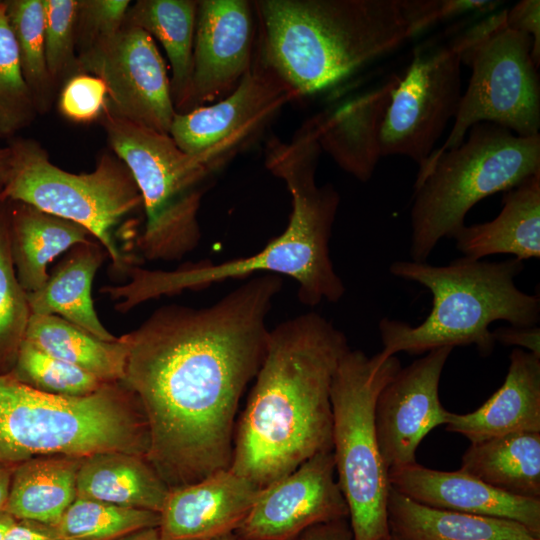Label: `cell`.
Wrapping results in <instances>:
<instances>
[{
	"mask_svg": "<svg viewBox=\"0 0 540 540\" xmlns=\"http://www.w3.org/2000/svg\"><path fill=\"white\" fill-rule=\"evenodd\" d=\"M24 341L106 383L124 379L128 346L123 335L104 341L61 317L31 314Z\"/></svg>",
	"mask_w": 540,
	"mask_h": 540,
	"instance_id": "obj_30",
	"label": "cell"
},
{
	"mask_svg": "<svg viewBox=\"0 0 540 540\" xmlns=\"http://www.w3.org/2000/svg\"><path fill=\"white\" fill-rule=\"evenodd\" d=\"M452 350H430L409 366L401 367L380 391L375 404V428L388 470L415 463L424 437L446 424L450 412L440 402L439 383Z\"/></svg>",
	"mask_w": 540,
	"mask_h": 540,
	"instance_id": "obj_17",
	"label": "cell"
},
{
	"mask_svg": "<svg viewBox=\"0 0 540 540\" xmlns=\"http://www.w3.org/2000/svg\"><path fill=\"white\" fill-rule=\"evenodd\" d=\"M169 487L146 456L104 451L82 457L77 497L160 513Z\"/></svg>",
	"mask_w": 540,
	"mask_h": 540,
	"instance_id": "obj_24",
	"label": "cell"
},
{
	"mask_svg": "<svg viewBox=\"0 0 540 540\" xmlns=\"http://www.w3.org/2000/svg\"><path fill=\"white\" fill-rule=\"evenodd\" d=\"M14 466L0 463V511H4L8 500Z\"/></svg>",
	"mask_w": 540,
	"mask_h": 540,
	"instance_id": "obj_43",
	"label": "cell"
},
{
	"mask_svg": "<svg viewBox=\"0 0 540 540\" xmlns=\"http://www.w3.org/2000/svg\"><path fill=\"white\" fill-rule=\"evenodd\" d=\"M390 540H398L395 537L391 536Z\"/></svg>",
	"mask_w": 540,
	"mask_h": 540,
	"instance_id": "obj_48",
	"label": "cell"
},
{
	"mask_svg": "<svg viewBox=\"0 0 540 540\" xmlns=\"http://www.w3.org/2000/svg\"><path fill=\"white\" fill-rule=\"evenodd\" d=\"M495 342L506 346H517L527 349L540 357V329L532 327H500L492 331Z\"/></svg>",
	"mask_w": 540,
	"mask_h": 540,
	"instance_id": "obj_40",
	"label": "cell"
},
{
	"mask_svg": "<svg viewBox=\"0 0 540 540\" xmlns=\"http://www.w3.org/2000/svg\"><path fill=\"white\" fill-rule=\"evenodd\" d=\"M395 356L349 349L331 384L332 453L354 540H390L388 469L378 446L375 404L400 370Z\"/></svg>",
	"mask_w": 540,
	"mask_h": 540,
	"instance_id": "obj_9",
	"label": "cell"
},
{
	"mask_svg": "<svg viewBox=\"0 0 540 540\" xmlns=\"http://www.w3.org/2000/svg\"><path fill=\"white\" fill-rule=\"evenodd\" d=\"M296 540H354V538L348 518H342L311 526Z\"/></svg>",
	"mask_w": 540,
	"mask_h": 540,
	"instance_id": "obj_42",
	"label": "cell"
},
{
	"mask_svg": "<svg viewBox=\"0 0 540 540\" xmlns=\"http://www.w3.org/2000/svg\"><path fill=\"white\" fill-rule=\"evenodd\" d=\"M99 119L142 198L146 221L135 247L149 261L182 259L200 242L198 213L214 173L200 156L183 152L169 134L120 118L107 106Z\"/></svg>",
	"mask_w": 540,
	"mask_h": 540,
	"instance_id": "obj_8",
	"label": "cell"
},
{
	"mask_svg": "<svg viewBox=\"0 0 540 540\" xmlns=\"http://www.w3.org/2000/svg\"><path fill=\"white\" fill-rule=\"evenodd\" d=\"M4 4L23 77L38 112H44L49 108L55 87L45 57L44 0H6Z\"/></svg>",
	"mask_w": 540,
	"mask_h": 540,
	"instance_id": "obj_31",
	"label": "cell"
},
{
	"mask_svg": "<svg viewBox=\"0 0 540 540\" xmlns=\"http://www.w3.org/2000/svg\"><path fill=\"white\" fill-rule=\"evenodd\" d=\"M30 315L11 256L7 205L0 201V374L13 370Z\"/></svg>",
	"mask_w": 540,
	"mask_h": 540,
	"instance_id": "obj_33",
	"label": "cell"
},
{
	"mask_svg": "<svg viewBox=\"0 0 540 540\" xmlns=\"http://www.w3.org/2000/svg\"><path fill=\"white\" fill-rule=\"evenodd\" d=\"M349 518L332 451L318 453L260 489L233 534L239 540H296L311 526Z\"/></svg>",
	"mask_w": 540,
	"mask_h": 540,
	"instance_id": "obj_15",
	"label": "cell"
},
{
	"mask_svg": "<svg viewBox=\"0 0 540 540\" xmlns=\"http://www.w3.org/2000/svg\"><path fill=\"white\" fill-rule=\"evenodd\" d=\"M10 250L18 281L26 293L40 289L47 267L60 254L94 237L81 225L19 202H5Z\"/></svg>",
	"mask_w": 540,
	"mask_h": 540,
	"instance_id": "obj_25",
	"label": "cell"
},
{
	"mask_svg": "<svg viewBox=\"0 0 540 540\" xmlns=\"http://www.w3.org/2000/svg\"><path fill=\"white\" fill-rule=\"evenodd\" d=\"M467 133L458 147L419 168L410 215L412 261L426 262L440 240L465 225L477 202L540 174V134L521 137L489 122Z\"/></svg>",
	"mask_w": 540,
	"mask_h": 540,
	"instance_id": "obj_7",
	"label": "cell"
},
{
	"mask_svg": "<svg viewBox=\"0 0 540 540\" xmlns=\"http://www.w3.org/2000/svg\"><path fill=\"white\" fill-rule=\"evenodd\" d=\"M14 521L15 519L7 512L0 511V540L5 539V535Z\"/></svg>",
	"mask_w": 540,
	"mask_h": 540,
	"instance_id": "obj_45",
	"label": "cell"
},
{
	"mask_svg": "<svg viewBox=\"0 0 540 540\" xmlns=\"http://www.w3.org/2000/svg\"><path fill=\"white\" fill-rule=\"evenodd\" d=\"M257 24L252 1L198 0L189 97L182 113L229 95L250 69Z\"/></svg>",
	"mask_w": 540,
	"mask_h": 540,
	"instance_id": "obj_16",
	"label": "cell"
},
{
	"mask_svg": "<svg viewBox=\"0 0 540 540\" xmlns=\"http://www.w3.org/2000/svg\"><path fill=\"white\" fill-rule=\"evenodd\" d=\"M502 386L477 410L449 413L446 429L471 443L518 432H540V357L515 348Z\"/></svg>",
	"mask_w": 540,
	"mask_h": 540,
	"instance_id": "obj_21",
	"label": "cell"
},
{
	"mask_svg": "<svg viewBox=\"0 0 540 540\" xmlns=\"http://www.w3.org/2000/svg\"><path fill=\"white\" fill-rule=\"evenodd\" d=\"M149 434L134 394L107 383L84 397L33 389L0 374V463L17 465L46 455L85 457L104 451L146 456Z\"/></svg>",
	"mask_w": 540,
	"mask_h": 540,
	"instance_id": "obj_6",
	"label": "cell"
},
{
	"mask_svg": "<svg viewBox=\"0 0 540 540\" xmlns=\"http://www.w3.org/2000/svg\"><path fill=\"white\" fill-rule=\"evenodd\" d=\"M197 0H138L131 4L124 25L140 28L163 46L170 62L171 95L176 113L189 97Z\"/></svg>",
	"mask_w": 540,
	"mask_h": 540,
	"instance_id": "obj_28",
	"label": "cell"
},
{
	"mask_svg": "<svg viewBox=\"0 0 540 540\" xmlns=\"http://www.w3.org/2000/svg\"><path fill=\"white\" fill-rule=\"evenodd\" d=\"M461 64L450 41L414 54L391 94L380 136L382 157L405 156L419 168L426 163L457 114Z\"/></svg>",
	"mask_w": 540,
	"mask_h": 540,
	"instance_id": "obj_13",
	"label": "cell"
},
{
	"mask_svg": "<svg viewBox=\"0 0 540 540\" xmlns=\"http://www.w3.org/2000/svg\"><path fill=\"white\" fill-rule=\"evenodd\" d=\"M256 48L297 99L431 26L424 0H255Z\"/></svg>",
	"mask_w": 540,
	"mask_h": 540,
	"instance_id": "obj_4",
	"label": "cell"
},
{
	"mask_svg": "<svg viewBox=\"0 0 540 540\" xmlns=\"http://www.w3.org/2000/svg\"><path fill=\"white\" fill-rule=\"evenodd\" d=\"M38 109L20 66L4 1H0V139L28 127Z\"/></svg>",
	"mask_w": 540,
	"mask_h": 540,
	"instance_id": "obj_35",
	"label": "cell"
},
{
	"mask_svg": "<svg viewBox=\"0 0 540 540\" xmlns=\"http://www.w3.org/2000/svg\"><path fill=\"white\" fill-rule=\"evenodd\" d=\"M113 540H161V537L158 527H149L124 534Z\"/></svg>",
	"mask_w": 540,
	"mask_h": 540,
	"instance_id": "obj_44",
	"label": "cell"
},
{
	"mask_svg": "<svg viewBox=\"0 0 540 540\" xmlns=\"http://www.w3.org/2000/svg\"><path fill=\"white\" fill-rule=\"evenodd\" d=\"M129 0H78L77 54L116 34L124 25Z\"/></svg>",
	"mask_w": 540,
	"mask_h": 540,
	"instance_id": "obj_37",
	"label": "cell"
},
{
	"mask_svg": "<svg viewBox=\"0 0 540 540\" xmlns=\"http://www.w3.org/2000/svg\"><path fill=\"white\" fill-rule=\"evenodd\" d=\"M45 57L54 86L77 74L78 0H44Z\"/></svg>",
	"mask_w": 540,
	"mask_h": 540,
	"instance_id": "obj_36",
	"label": "cell"
},
{
	"mask_svg": "<svg viewBox=\"0 0 540 540\" xmlns=\"http://www.w3.org/2000/svg\"><path fill=\"white\" fill-rule=\"evenodd\" d=\"M80 460L46 455L15 465L4 511L16 520L55 525L77 498Z\"/></svg>",
	"mask_w": 540,
	"mask_h": 540,
	"instance_id": "obj_27",
	"label": "cell"
},
{
	"mask_svg": "<svg viewBox=\"0 0 540 540\" xmlns=\"http://www.w3.org/2000/svg\"><path fill=\"white\" fill-rule=\"evenodd\" d=\"M10 373L33 389L62 397L88 396L107 384L95 375L50 356L26 341L22 342Z\"/></svg>",
	"mask_w": 540,
	"mask_h": 540,
	"instance_id": "obj_34",
	"label": "cell"
},
{
	"mask_svg": "<svg viewBox=\"0 0 540 540\" xmlns=\"http://www.w3.org/2000/svg\"><path fill=\"white\" fill-rule=\"evenodd\" d=\"M460 469L506 493L540 499V432L471 443Z\"/></svg>",
	"mask_w": 540,
	"mask_h": 540,
	"instance_id": "obj_29",
	"label": "cell"
},
{
	"mask_svg": "<svg viewBox=\"0 0 540 540\" xmlns=\"http://www.w3.org/2000/svg\"><path fill=\"white\" fill-rule=\"evenodd\" d=\"M295 99L255 46L252 65L235 90L212 104L176 113L169 135L183 152L200 156L215 174L254 144Z\"/></svg>",
	"mask_w": 540,
	"mask_h": 540,
	"instance_id": "obj_12",
	"label": "cell"
},
{
	"mask_svg": "<svg viewBox=\"0 0 540 540\" xmlns=\"http://www.w3.org/2000/svg\"><path fill=\"white\" fill-rule=\"evenodd\" d=\"M400 77L393 75L380 86L313 117L322 152L361 182L370 180L382 157L381 130Z\"/></svg>",
	"mask_w": 540,
	"mask_h": 540,
	"instance_id": "obj_20",
	"label": "cell"
},
{
	"mask_svg": "<svg viewBox=\"0 0 540 540\" xmlns=\"http://www.w3.org/2000/svg\"><path fill=\"white\" fill-rule=\"evenodd\" d=\"M523 261L487 262L461 257L446 266L400 260L392 275L417 282L432 295V308L419 325L384 317L379 322L382 354H423L439 347L475 345L482 356L494 349L489 326L503 320L514 327H532L540 320V299L519 290L516 277Z\"/></svg>",
	"mask_w": 540,
	"mask_h": 540,
	"instance_id": "obj_5",
	"label": "cell"
},
{
	"mask_svg": "<svg viewBox=\"0 0 540 540\" xmlns=\"http://www.w3.org/2000/svg\"><path fill=\"white\" fill-rule=\"evenodd\" d=\"M106 256L97 240L69 249L43 286L27 293L31 314L55 315L101 340H116L100 321L92 299V283Z\"/></svg>",
	"mask_w": 540,
	"mask_h": 540,
	"instance_id": "obj_23",
	"label": "cell"
},
{
	"mask_svg": "<svg viewBox=\"0 0 540 540\" xmlns=\"http://www.w3.org/2000/svg\"><path fill=\"white\" fill-rule=\"evenodd\" d=\"M532 47L531 36L504 25L460 54L472 71L469 83L446 141L430 157L458 147L481 122L521 137L539 135L540 79Z\"/></svg>",
	"mask_w": 540,
	"mask_h": 540,
	"instance_id": "obj_11",
	"label": "cell"
},
{
	"mask_svg": "<svg viewBox=\"0 0 540 540\" xmlns=\"http://www.w3.org/2000/svg\"><path fill=\"white\" fill-rule=\"evenodd\" d=\"M77 73L104 81L107 109L114 115L169 134L176 115L170 79L154 39L144 30L123 25L113 36L78 53Z\"/></svg>",
	"mask_w": 540,
	"mask_h": 540,
	"instance_id": "obj_14",
	"label": "cell"
},
{
	"mask_svg": "<svg viewBox=\"0 0 540 540\" xmlns=\"http://www.w3.org/2000/svg\"><path fill=\"white\" fill-rule=\"evenodd\" d=\"M387 516L398 540H540L518 522L429 507L392 487Z\"/></svg>",
	"mask_w": 540,
	"mask_h": 540,
	"instance_id": "obj_26",
	"label": "cell"
},
{
	"mask_svg": "<svg viewBox=\"0 0 540 540\" xmlns=\"http://www.w3.org/2000/svg\"><path fill=\"white\" fill-rule=\"evenodd\" d=\"M4 540H73L63 536L54 526L30 520H16Z\"/></svg>",
	"mask_w": 540,
	"mask_h": 540,
	"instance_id": "obj_41",
	"label": "cell"
},
{
	"mask_svg": "<svg viewBox=\"0 0 540 540\" xmlns=\"http://www.w3.org/2000/svg\"><path fill=\"white\" fill-rule=\"evenodd\" d=\"M10 161V149L9 147L0 148V184L4 178V175L8 169Z\"/></svg>",
	"mask_w": 540,
	"mask_h": 540,
	"instance_id": "obj_46",
	"label": "cell"
},
{
	"mask_svg": "<svg viewBox=\"0 0 540 540\" xmlns=\"http://www.w3.org/2000/svg\"><path fill=\"white\" fill-rule=\"evenodd\" d=\"M259 491L230 468L170 489L160 512L161 540H214L233 533Z\"/></svg>",
	"mask_w": 540,
	"mask_h": 540,
	"instance_id": "obj_18",
	"label": "cell"
},
{
	"mask_svg": "<svg viewBox=\"0 0 540 540\" xmlns=\"http://www.w3.org/2000/svg\"><path fill=\"white\" fill-rule=\"evenodd\" d=\"M390 486L410 499L438 509L518 522L540 537V499L501 491L462 471H440L417 462L388 470Z\"/></svg>",
	"mask_w": 540,
	"mask_h": 540,
	"instance_id": "obj_19",
	"label": "cell"
},
{
	"mask_svg": "<svg viewBox=\"0 0 540 540\" xmlns=\"http://www.w3.org/2000/svg\"><path fill=\"white\" fill-rule=\"evenodd\" d=\"M321 153L311 120L289 141L269 139L265 167L285 183L292 200L284 231L260 251L242 258L204 261L172 271L133 266L128 271L129 283L105 288L112 299L119 301L116 309L126 312L150 299L263 274L293 279L300 302L307 306L338 302L345 294V285L334 269L329 242L340 196L333 185L316 183Z\"/></svg>",
	"mask_w": 540,
	"mask_h": 540,
	"instance_id": "obj_3",
	"label": "cell"
},
{
	"mask_svg": "<svg viewBox=\"0 0 540 540\" xmlns=\"http://www.w3.org/2000/svg\"><path fill=\"white\" fill-rule=\"evenodd\" d=\"M159 524L157 512L77 497L53 526L73 540H113Z\"/></svg>",
	"mask_w": 540,
	"mask_h": 540,
	"instance_id": "obj_32",
	"label": "cell"
},
{
	"mask_svg": "<svg viewBox=\"0 0 540 540\" xmlns=\"http://www.w3.org/2000/svg\"><path fill=\"white\" fill-rule=\"evenodd\" d=\"M452 238L464 257L474 260L493 254H511L520 261L539 258L540 174L506 191L496 218L464 225Z\"/></svg>",
	"mask_w": 540,
	"mask_h": 540,
	"instance_id": "obj_22",
	"label": "cell"
},
{
	"mask_svg": "<svg viewBox=\"0 0 540 540\" xmlns=\"http://www.w3.org/2000/svg\"><path fill=\"white\" fill-rule=\"evenodd\" d=\"M108 102V91L102 79L88 73H77L62 86L59 110L67 119L89 123L103 114Z\"/></svg>",
	"mask_w": 540,
	"mask_h": 540,
	"instance_id": "obj_38",
	"label": "cell"
},
{
	"mask_svg": "<svg viewBox=\"0 0 540 540\" xmlns=\"http://www.w3.org/2000/svg\"><path fill=\"white\" fill-rule=\"evenodd\" d=\"M8 147L0 201L28 204L81 225L105 249L113 270L127 274L133 261L119 243L117 228L142 206V198L125 164L105 154L92 172L74 174L54 165L36 140L16 138Z\"/></svg>",
	"mask_w": 540,
	"mask_h": 540,
	"instance_id": "obj_10",
	"label": "cell"
},
{
	"mask_svg": "<svg viewBox=\"0 0 540 540\" xmlns=\"http://www.w3.org/2000/svg\"><path fill=\"white\" fill-rule=\"evenodd\" d=\"M214 540H239L233 533L223 535Z\"/></svg>",
	"mask_w": 540,
	"mask_h": 540,
	"instance_id": "obj_47",
	"label": "cell"
},
{
	"mask_svg": "<svg viewBox=\"0 0 540 540\" xmlns=\"http://www.w3.org/2000/svg\"><path fill=\"white\" fill-rule=\"evenodd\" d=\"M508 28L532 37V58L539 67L540 63V1L522 0L511 9H506Z\"/></svg>",
	"mask_w": 540,
	"mask_h": 540,
	"instance_id": "obj_39",
	"label": "cell"
},
{
	"mask_svg": "<svg viewBox=\"0 0 540 540\" xmlns=\"http://www.w3.org/2000/svg\"><path fill=\"white\" fill-rule=\"evenodd\" d=\"M349 349L345 334L316 312L270 329L234 433L232 471L262 489L332 451L331 384Z\"/></svg>",
	"mask_w": 540,
	"mask_h": 540,
	"instance_id": "obj_2",
	"label": "cell"
},
{
	"mask_svg": "<svg viewBox=\"0 0 540 540\" xmlns=\"http://www.w3.org/2000/svg\"><path fill=\"white\" fill-rule=\"evenodd\" d=\"M282 284L253 276L207 307L162 306L123 335L122 383L146 419V458L169 489L230 468L239 401L264 359Z\"/></svg>",
	"mask_w": 540,
	"mask_h": 540,
	"instance_id": "obj_1",
	"label": "cell"
}]
</instances>
